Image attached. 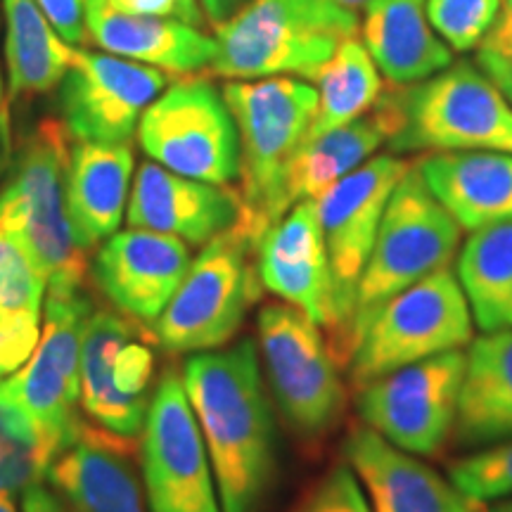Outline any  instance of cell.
Listing matches in <instances>:
<instances>
[{"instance_id": "obj_23", "label": "cell", "mask_w": 512, "mask_h": 512, "mask_svg": "<svg viewBox=\"0 0 512 512\" xmlns=\"http://www.w3.org/2000/svg\"><path fill=\"white\" fill-rule=\"evenodd\" d=\"M86 29L110 55L150 64L166 74L188 76L211 67L216 38L200 27L169 17L128 15L114 10L107 0H83Z\"/></svg>"}, {"instance_id": "obj_16", "label": "cell", "mask_w": 512, "mask_h": 512, "mask_svg": "<svg viewBox=\"0 0 512 512\" xmlns=\"http://www.w3.org/2000/svg\"><path fill=\"white\" fill-rule=\"evenodd\" d=\"M162 69L72 48L60 83L62 124L81 143H128L140 117L166 88Z\"/></svg>"}, {"instance_id": "obj_37", "label": "cell", "mask_w": 512, "mask_h": 512, "mask_svg": "<svg viewBox=\"0 0 512 512\" xmlns=\"http://www.w3.org/2000/svg\"><path fill=\"white\" fill-rule=\"evenodd\" d=\"M114 10L128 12V15H152L169 17L178 22L204 27V12L200 0H107Z\"/></svg>"}, {"instance_id": "obj_15", "label": "cell", "mask_w": 512, "mask_h": 512, "mask_svg": "<svg viewBox=\"0 0 512 512\" xmlns=\"http://www.w3.org/2000/svg\"><path fill=\"white\" fill-rule=\"evenodd\" d=\"M124 313L93 311L81 347V408L95 425L121 437L143 434L152 401L150 342Z\"/></svg>"}, {"instance_id": "obj_30", "label": "cell", "mask_w": 512, "mask_h": 512, "mask_svg": "<svg viewBox=\"0 0 512 512\" xmlns=\"http://www.w3.org/2000/svg\"><path fill=\"white\" fill-rule=\"evenodd\" d=\"M318 112L309 136L332 131L373 110L384 93L380 69L358 36L347 38L335 55L320 67Z\"/></svg>"}, {"instance_id": "obj_12", "label": "cell", "mask_w": 512, "mask_h": 512, "mask_svg": "<svg viewBox=\"0 0 512 512\" xmlns=\"http://www.w3.org/2000/svg\"><path fill=\"white\" fill-rule=\"evenodd\" d=\"M93 304L83 285H48L43 328L34 354L5 377L53 451L72 444L81 427V347Z\"/></svg>"}, {"instance_id": "obj_38", "label": "cell", "mask_w": 512, "mask_h": 512, "mask_svg": "<svg viewBox=\"0 0 512 512\" xmlns=\"http://www.w3.org/2000/svg\"><path fill=\"white\" fill-rule=\"evenodd\" d=\"M36 5L43 10V15L48 17L57 34L62 36V41L76 48L86 41L88 29L83 0H36Z\"/></svg>"}, {"instance_id": "obj_6", "label": "cell", "mask_w": 512, "mask_h": 512, "mask_svg": "<svg viewBox=\"0 0 512 512\" xmlns=\"http://www.w3.org/2000/svg\"><path fill=\"white\" fill-rule=\"evenodd\" d=\"M460 230L413 164L389 197L375 247L358 283L347 363L354 337L387 299L453 264Z\"/></svg>"}, {"instance_id": "obj_7", "label": "cell", "mask_w": 512, "mask_h": 512, "mask_svg": "<svg viewBox=\"0 0 512 512\" xmlns=\"http://www.w3.org/2000/svg\"><path fill=\"white\" fill-rule=\"evenodd\" d=\"M403 121L392 155L413 152H512V105L475 62H451L430 79L399 86Z\"/></svg>"}, {"instance_id": "obj_46", "label": "cell", "mask_w": 512, "mask_h": 512, "mask_svg": "<svg viewBox=\"0 0 512 512\" xmlns=\"http://www.w3.org/2000/svg\"><path fill=\"white\" fill-rule=\"evenodd\" d=\"M512 22V0H503L501 3V17L496 24H510Z\"/></svg>"}, {"instance_id": "obj_2", "label": "cell", "mask_w": 512, "mask_h": 512, "mask_svg": "<svg viewBox=\"0 0 512 512\" xmlns=\"http://www.w3.org/2000/svg\"><path fill=\"white\" fill-rule=\"evenodd\" d=\"M240 136V219L235 228L256 249L283 219V181L294 152L309 138L318 91L292 76L233 81L223 88Z\"/></svg>"}, {"instance_id": "obj_34", "label": "cell", "mask_w": 512, "mask_h": 512, "mask_svg": "<svg viewBox=\"0 0 512 512\" xmlns=\"http://www.w3.org/2000/svg\"><path fill=\"white\" fill-rule=\"evenodd\" d=\"M46 290L48 280L22 240L0 228V306L41 313Z\"/></svg>"}, {"instance_id": "obj_41", "label": "cell", "mask_w": 512, "mask_h": 512, "mask_svg": "<svg viewBox=\"0 0 512 512\" xmlns=\"http://www.w3.org/2000/svg\"><path fill=\"white\" fill-rule=\"evenodd\" d=\"M247 3H252V0H200L204 17H207L209 24H214V27H219V24L228 22L233 15H238Z\"/></svg>"}, {"instance_id": "obj_45", "label": "cell", "mask_w": 512, "mask_h": 512, "mask_svg": "<svg viewBox=\"0 0 512 512\" xmlns=\"http://www.w3.org/2000/svg\"><path fill=\"white\" fill-rule=\"evenodd\" d=\"M0 512H19L17 503H15V496L0 491Z\"/></svg>"}, {"instance_id": "obj_24", "label": "cell", "mask_w": 512, "mask_h": 512, "mask_svg": "<svg viewBox=\"0 0 512 512\" xmlns=\"http://www.w3.org/2000/svg\"><path fill=\"white\" fill-rule=\"evenodd\" d=\"M415 166L463 230L512 221V152H432Z\"/></svg>"}, {"instance_id": "obj_1", "label": "cell", "mask_w": 512, "mask_h": 512, "mask_svg": "<svg viewBox=\"0 0 512 512\" xmlns=\"http://www.w3.org/2000/svg\"><path fill=\"white\" fill-rule=\"evenodd\" d=\"M181 375L223 512H256L275 477V422L259 349L242 339L230 349L190 354Z\"/></svg>"}, {"instance_id": "obj_44", "label": "cell", "mask_w": 512, "mask_h": 512, "mask_svg": "<svg viewBox=\"0 0 512 512\" xmlns=\"http://www.w3.org/2000/svg\"><path fill=\"white\" fill-rule=\"evenodd\" d=\"M332 3L339 5V8H344V10H349V12H356V15H361V12L366 10L368 5L373 3V0H332Z\"/></svg>"}, {"instance_id": "obj_40", "label": "cell", "mask_w": 512, "mask_h": 512, "mask_svg": "<svg viewBox=\"0 0 512 512\" xmlns=\"http://www.w3.org/2000/svg\"><path fill=\"white\" fill-rule=\"evenodd\" d=\"M19 498H22V512H69L62 498L46 484L29 486Z\"/></svg>"}, {"instance_id": "obj_32", "label": "cell", "mask_w": 512, "mask_h": 512, "mask_svg": "<svg viewBox=\"0 0 512 512\" xmlns=\"http://www.w3.org/2000/svg\"><path fill=\"white\" fill-rule=\"evenodd\" d=\"M503 0H425L427 19L456 53L477 50L494 31Z\"/></svg>"}, {"instance_id": "obj_3", "label": "cell", "mask_w": 512, "mask_h": 512, "mask_svg": "<svg viewBox=\"0 0 512 512\" xmlns=\"http://www.w3.org/2000/svg\"><path fill=\"white\" fill-rule=\"evenodd\" d=\"M216 29L211 72L226 79L304 76L316 79L347 38L358 15L332 0H252Z\"/></svg>"}, {"instance_id": "obj_20", "label": "cell", "mask_w": 512, "mask_h": 512, "mask_svg": "<svg viewBox=\"0 0 512 512\" xmlns=\"http://www.w3.org/2000/svg\"><path fill=\"white\" fill-rule=\"evenodd\" d=\"M342 458L366 491L370 512H486L434 467L361 425L342 439Z\"/></svg>"}, {"instance_id": "obj_5", "label": "cell", "mask_w": 512, "mask_h": 512, "mask_svg": "<svg viewBox=\"0 0 512 512\" xmlns=\"http://www.w3.org/2000/svg\"><path fill=\"white\" fill-rule=\"evenodd\" d=\"M475 320L451 266L427 275L377 309L351 342L349 375L358 392L377 377L470 347Z\"/></svg>"}, {"instance_id": "obj_18", "label": "cell", "mask_w": 512, "mask_h": 512, "mask_svg": "<svg viewBox=\"0 0 512 512\" xmlns=\"http://www.w3.org/2000/svg\"><path fill=\"white\" fill-rule=\"evenodd\" d=\"M254 264L264 290L330 332L335 290L316 200L297 202L266 230L254 249Z\"/></svg>"}, {"instance_id": "obj_48", "label": "cell", "mask_w": 512, "mask_h": 512, "mask_svg": "<svg viewBox=\"0 0 512 512\" xmlns=\"http://www.w3.org/2000/svg\"><path fill=\"white\" fill-rule=\"evenodd\" d=\"M494 31H512V22L510 24H496Z\"/></svg>"}, {"instance_id": "obj_21", "label": "cell", "mask_w": 512, "mask_h": 512, "mask_svg": "<svg viewBox=\"0 0 512 512\" xmlns=\"http://www.w3.org/2000/svg\"><path fill=\"white\" fill-rule=\"evenodd\" d=\"M240 192L185 178L157 162L140 166L128 200V228L176 235L188 245H207L240 219Z\"/></svg>"}, {"instance_id": "obj_43", "label": "cell", "mask_w": 512, "mask_h": 512, "mask_svg": "<svg viewBox=\"0 0 512 512\" xmlns=\"http://www.w3.org/2000/svg\"><path fill=\"white\" fill-rule=\"evenodd\" d=\"M482 46L501 50V53H505L512 60V31H491Z\"/></svg>"}, {"instance_id": "obj_11", "label": "cell", "mask_w": 512, "mask_h": 512, "mask_svg": "<svg viewBox=\"0 0 512 512\" xmlns=\"http://www.w3.org/2000/svg\"><path fill=\"white\" fill-rule=\"evenodd\" d=\"M145 155L164 169L211 185L240 178V136L223 91L207 79H183L138 121Z\"/></svg>"}, {"instance_id": "obj_39", "label": "cell", "mask_w": 512, "mask_h": 512, "mask_svg": "<svg viewBox=\"0 0 512 512\" xmlns=\"http://www.w3.org/2000/svg\"><path fill=\"white\" fill-rule=\"evenodd\" d=\"M477 64L484 69L486 76L501 88L505 98L512 105V60L501 50L479 46L477 48Z\"/></svg>"}, {"instance_id": "obj_19", "label": "cell", "mask_w": 512, "mask_h": 512, "mask_svg": "<svg viewBox=\"0 0 512 512\" xmlns=\"http://www.w3.org/2000/svg\"><path fill=\"white\" fill-rule=\"evenodd\" d=\"M138 453L133 437L81 422L72 444L50 467L48 482L69 512H150Z\"/></svg>"}, {"instance_id": "obj_36", "label": "cell", "mask_w": 512, "mask_h": 512, "mask_svg": "<svg viewBox=\"0 0 512 512\" xmlns=\"http://www.w3.org/2000/svg\"><path fill=\"white\" fill-rule=\"evenodd\" d=\"M41 339V313L0 306V380L15 375Z\"/></svg>"}, {"instance_id": "obj_4", "label": "cell", "mask_w": 512, "mask_h": 512, "mask_svg": "<svg viewBox=\"0 0 512 512\" xmlns=\"http://www.w3.org/2000/svg\"><path fill=\"white\" fill-rule=\"evenodd\" d=\"M69 133L60 121H41L19 147L0 188V228L22 240L48 285H83L88 249L76 233L67 202Z\"/></svg>"}, {"instance_id": "obj_9", "label": "cell", "mask_w": 512, "mask_h": 512, "mask_svg": "<svg viewBox=\"0 0 512 512\" xmlns=\"http://www.w3.org/2000/svg\"><path fill=\"white\" fill-rule=\"evenodd\" d=\"M259 358L280 413L299 437L330 434L347 408V384L323 328L292 304H266L256 316Z\"/></svg>"}, {"instance_id": "obj_26", "label": "cell", "mask_w": 512, "mask_h": 512, "mask_svg": "<svg viewBox=\"0 0 512 512\" xmlns=\"http://www.w3.org/2000/svg\"><path fill=\"white\" fill-rule=\"evenodd\" d=\"M512 437V328L482 332L465 351L453 441L484 448Z\"/></svg>"}, {"instance_id": "obj_28", "label": "cell", "mask_w": 512, "mask_h": 512, "mask_svg": "<svg viewBox=\"0 0 512 512\" xmlns=\"http://www.w3.org/2000/svg\"><path fill=\"white\" fill-rule=\"evenodd\" d=\"M3 15L12 98L60 86L72 64L74 46L62 41L36 0H3Z\"/></svg>"}, {"instance_id": "obj_35", "label": "cell", "mask_w": 512, "mask_h": 512, "mask_svg": "<svg viewBox=\"0 0 512 512\" xmlns=\"http://www.w3.org/2000/svg\"><path fill=\"white\" fill-rule=\"evenodd\" d=\"M290 512H370V503L347 460L330 467Z\"/></svg>"}, {"instance_id": "obj_31", "label": "cell", "mask_w": 512, "mask_h": 512, "mask_svg": "<svg viewBox=\"0 0 512 512\" xmlns=\"http://www.w3.org/2000/svg\"><path fill=\"white\" fill-rule=\"evenodd\" d=\"M57 453L38 430L8 382L0 380V491L22 496L29 486L46 484Z\"/></svg>"}, {"instance_id": "obj_33", "label": "cell", "mask_w": 512, "mask_h": 512, "mask_svg": "<svg viewBox=\"0 0 512 512\" xmlns=\"http://www.w3.org/2000/svg\"><path fill=\"white\" fill-rule=\"evenodd\" d=\"M448 479L479 503L512 498V437L451 463Z\"/></svg>"}, {"instance_id": "obj_47", "label": "cell", "mask_w": 512, "mask_h": 512, "mask_svg": "<svg viewBox=\"0 0 512 512\" xmlns=\"http://www.w3.org/2000/svg\"><path fill=\"white\" fill-rule=\"evenodd\" d=\"M486 512H512V498L494 501V505H491V508H486Z\"/></svg>"}, {"instance_id": "obj_10", "label": "cell", "mask_w": 512, "mask_h": 512, "mask_svg": "<svg viewBox=\"0 0 512 512\" xmlns=\"http://www.w3.org/2000/svg\"><path fill=\"white\" fill-rule=\"evenodd\" d=\"M411 166L413 162L392 152L375 155L316 197L335 290V320L328 344L342 366H347V339L358 283L375 247L389 197Z\"/></svg>"}, {"instance_id": "obj_42", "label": "cell", "mask_w": 512, "mask_h": 512, "mask_svg": "<svg viewBox=\"0 0 512 512\" xmlns=\"http://www.w3.org/2000/svg\"><path fill=\"white\" fill-rule=\"evenodd\" d=\"M12 164V131H10V112L8 105L0 107V176L10 169Z\"/></svg>"}, {"instance_id": "obj_14", "label": "cell", "mask_w": 512, "mask_h": 512, "mask_svg": "<svg viewBox=\"0 0 512 512\" xmlns=\"http://www.w3.org/2000/svg\"><path fill=\"white\" fill-rule=\"evenodd\" d=\"M465 351H448L399 368L358 389L363 425L418 458H434L453 441Z\"/></svg>"}, {"instance_id": "obj_8", "label": "cell", "mask_w": 512, "mask_h": 512, "mask_svg": "<svg viewBox=\"0 0 512 512\" xmlns=\"http://www.w3.org/2000/svg\"><path fill=\"white\" fill-rule=\"evenodd\" d=\"M252 242L230 228L209 240L192 261L171 302L155 320V337L174 354L216 351L238 335L261 297Z\"/></svg>"}, {"instance_id": "obj_49", "label": "cell", "mask_w": 512, "mask_h": 512, "mask_svg": "<svg viewBox=\"0 0 512 512\" xmlns=\"http://www.w3.org/2000/svg\"><path fill=\"white\" fill-rule=\"evenodd\" d=\"M5 105V100H3V74H0V107Z\"/></svg>"}, {"instance_id": "obj_27", "label": "cell", "mask_w": 512, "mask_h": 512, "mask_svg": "<svg viewBox=\"0 0 512 512\" xmlns=\"http://www.w3.org/2000/svg\"><path fill=\"white\" fill-rule=\"evenodd\" d=\"M133 152L128 143H81L69 155L67 202L83 247L91 252L119 233L128 209Z\"/></svg>"}, {"instance_id": "obj_29", "label": "cell", "mask_w": 512, "mask_h": 512, "mask_svg": "<svg viewBox=\"0 0 512 512\" xmlns=\"http://www.w3.org/2000/svg\"><path fill=\"white\" fill-rule=\"evenodd\" d=\"M456 278L479 330L512 328V221L470 233L458 252Z\"/></svg>"}, {"instance_id": "obj_22", "label": "cell", "mask_w": 512, "mask_h": 512, "mask_svg": "<svg viewBox=\"0 0 512 512\" xmlns=\"http://www.w3.org/2000/svg\"><path fill=\"white\" fill-rule=\"evenodd\" d=\"M403 121L399 86L384 88L373 110L332 131L309 136L287 164L283 181V211L302 200H316L358 166L392 143Z\"/></svg>"}, {"instance_id": "obj_17", "label": "cell", "mask_w": 512, "mask_h": 512, "mask_svg": "<svg viewBox=\"0 0 512 512\" xmlns=\"http://www.w3.org/2000/svg\"><path fill=\"white\" fill-rule=\"evenodd\" d=\"M192 264L188 242L155 230L128 228L102 242L91 275L126 318L155 323Z\"/></svg>"}, {"instance_id": "obj_13", "label": "cell", "mask_w": 512, "mask_h": 512, "mask_svg": "<svg viewBox=\"0 0 512 512\" xmlns=\"http://www.w3.org/2000/svg\"><path fill=\"white\" fill-rule=\"evenodd\" d=\"M140 477L150 512H223L214 467L183 375L169 368L140 434Z\"/></svg>"}, {"instance_id": "obj_25", "label": "cell", "mask_w": 512, "mask_h": 512, "mask_svg": "<svg viewBox=\"0 0 512 512\" xmlns=\"http://www.w3.org/2000/svg\"><path fill=\"white\" fill-rule=\"evenodd\" d=\"M363 46L389 86H413L453 62L427 19L425 0H373L363 10Z\"/></svg>"}]
</instances>
